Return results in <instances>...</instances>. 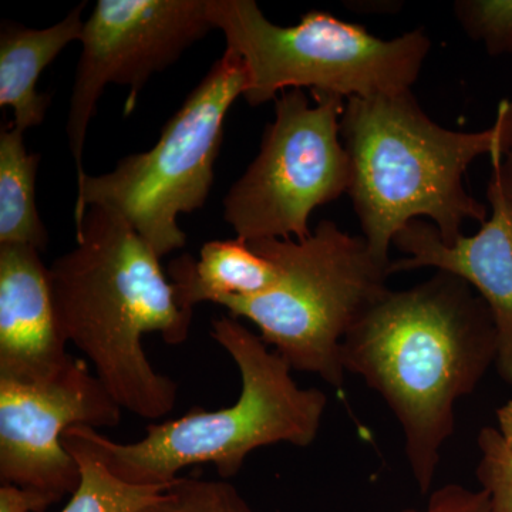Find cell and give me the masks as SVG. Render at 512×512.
Listing matches in <instances>:
<instances>
[{
	"instance_id": "6da1fadb",
	"label": "cell",
	"mask_w": 512,
	"mask_h": 512,
	"mask_svg": "<svg viewBox=\"0 0 512 512\" xmlns=\"http://www.w3.org/2000/svg\"><path fill=\"white\" fill-rule=\"evenodd\" d=\"M497 359L487 303L447 272L413 288L389 289L342 343L345 372L362 377L399 421L420 493H429L456 430V406Z\"/></svg>"
},
{
	"instance_id": "7a4b0ae2",
	"label": "cell",
	"mask_w": 512,
	"mask_h": 512,
	"mask_svg": "<svg viewBox=\"0 0 512 512\" xmlns=\"http://www.w3.org/2000/svg\"><path fill=\"white\" fill-rule=\"evenodd\" d=\"M60 330L92 362L113 399L141 419L173 412L178 384L144 352L147 333L170 345L190 336L192 312L175 299L160 258L126 218L92 205L76 229V247L49 268Z\"/></svg>"
},
{
	"instance_id": "3957f363",
	"label": "cell",
	"mask_w": 512,
	"mask_h": 512,
	"mask_svg": "<svg viewBox=\"0 0 512 512\" xmlns=\"http://www.w3.org/2000/svg\"><path fill=\"white\" fill-rule=\"evenodd\" d=\"M340 137L352 164L348 194L362 237L377 261L390 265L393 239L412 221L429 218L448 245L463 235L466 221H487V208L468 194L463 178L478 157L507 153L512 103L501 101L487 130L464 133L431 120L412 90L352 97Z\"/></svg>"
},
{
	"instance_id": "277c9868",
	"label": "cell",
	"mask_w": 512,
	"mask_h": 512,
	"mask_svg": "<svg viewBox=\"0 0 512 512\" xmlns=\"http://www.w3.org/2000/svg\"><path fill=\"white\" fill-rule=\"evenodd\" d=\"M211 336L238 366L237 403L217 412L195 406L180 419L151 424L136 443H116L92 427L67 431L120 480L163 487H170L187 467L214 464L222 478H232L258 448L311 446L328 396L316 387H299L284 357L234 316L215 319Z\"/></svg>"
},
{
	"instance_id": "5b68a950",
	"label": "cell",
	"mask_w": 512,
	"mask_h": 512,
	"mask_svg": "<svg viewBox=\"0 0 512 512\" xmlns=\"http://www.w3.org/2000/svg\"><path fill=\"white\" fill-rule=\"evenodd\" d=\"M249 245L275 265L274 288L218 305L248 319L292 370L319 376L336 389L345 382L342 343L353 326L389 291L390 265L366 239L323 220L308 238H262Z\"/></svg>"
},
{
	"instance_id": "8992f818",
	"label": "cell",
	"mask_w": 512,
	"mask_h": 512,
	"mask_svg": "<svg viewBox=\"0 0 512 512\" xmlns=\"http://www.w3.org/2000/svg\"><path fill=\"white\" fill-rule=\"evenodd\" d=\"M208 18L244 60V99L256 107L291 89L372 99L412 90L430 53L423 29L396 39L370 35L363 26L326 12L306 13L295 26L265 18L254 0H208Z\"/></svg>"
},
{
	"instance_id": "52a82bcc",
	"label": "cell",
	"mask_w": 512,
	"mask_h": 512,
	"mask_svg": "<svg viewBox=\"0 0 512 512\" xmlns=\"http://www.w3.org/2000/svg\"><path fill=\"white\" fill-rule=\"evenodd\" d=\"M247 84L244 60L225 49L165 124L156 146L123 158L110 173L86 174L76 185L74 228L82 224L87 208L100 205L126 218L158 258L183 248L187 235L178 217L207 201L225 119Z\"/></svg>"
},
{
	"instance_id": "ba28073f",
	"label": "cell",
	"mask_w": 512,
	"mask_h": 512,
	"mask_svg": "<svg viewBox=\"0 0 512 512\" xmlns=\"http://www.w3.org/2000/svg\"><path fill=\"white\" fill-rule=\"evenodd\" d=\"M285 90L261 150L224 200V220L237 238L306 239L320 205L348 194L352 164L340 137L345 99L338 94Z\"/></svg>"
},
{
	"instance_id": "9c48e42d",
	"label": "cell",
	"mask_w": 512,
	"mask_h": 512,
	"mask_svg": "<svg viewBox=\"0 0 512 512\" xmlns=\"http://www.w3.org/2000/svg\"><path fill=\"white\" fill-rule=\"evenodd\" d=\"M208 0H99L84 20L82 55L74 77L67 137L76 185L86 177L87 128L109 84L130 89L126 114L154 73L177 62L188 47L214 30Z\"/></svg>"
},
{
	"instance_id": "30bf717a",
	"label": "cell",
	"mask_w": 512,
	"mask_h": 512,
	"mask_svg": "<svg viewBox=\"0 0 512 512\" xmlns=\"http://www.w3.org/2000/svg\"><path fill=\"white\" fill-rule=\"evenodd\" d=\"M121 407L82 359L40 380L0 377V481L59 503L80 484V466L63 446L74 426H119Z\"/></svg>"
},
{
	"instance_id": "8fae6325",
	"label": "cell",
	"mask_w": 512,
	"mask_h": 512,
	"mask_svg": "<svg viewBox=\"0 0 512 512\" xmlns=\"http://www.w3.org/2000/svg\"><path fill=\"white\" fill-rule=\"evenodd\" d=\"M503 151L491 156L488 181L490 220L473 237L461 235L448 245L431 222L416 220L397 232L393 247L404 258L392 261L389 274L434 268L466 281L487 303L497 330L495 369L512 387V202L505 195L500 163Z\"/></svg>"
},
{
	"instance_id": "7c38bea8",
	"label": "cell",
	"mask_w": 512,
	"mask_h": 512,
	"mask_svg": "<svg viewBox=\"0 0 512 512\" xmlns=\"http://www.w3.org/2000/svg\"><path fill=\"white\" fill-rule=\"evenodd\" d=\"M39 249L0 244V377L40 380L70 359Z\"/></svg>"
},
{
	"instance_id": "4fadbf2b",
	"label": "cell",
	"mask_w": 512,
	"mask_h": 512,
	"mask_svg": "<svg viewBox=\"0 0 512 512\" xmlns=\"http://www.w3.org/2000/svg\"><path fill=\"white\" fill-rule=\"evenodd\" d=\"M86 3L56 25L30 29L5 22L0 32V106L12 107L15 126L25 133L45 120L52 97L37 90L40 74L67 45L82 39Z\"/></svg>"
},
{
	"instance_id": "5bb4252c",
	"label": "cell",
	"mask_w": 512,
	"mask_h": 512,
	"mask_svg": "<svg viewBox=\"0 0 512 512\" xmlns=\"http://www.w3.org/2000/svg\"><path fill=\"white\" fill-rule=\"evenodd\" d=\"M168 274L178 305L190 312L202 302L218 305L225 298L261 295L278 281L275 265L241 238L207 242L200 258L183 255L171 261Z\"/></svg>"
},
{
	"instance_id": "9a60e30c",
	"label": "cell",
	"mask_w": 512,
	"mask_h": 512,
	"mask_svg": "<svg viewBox=\"0 0 512 512\" xmlns=\"http://www.w3.org/2000/svg\"><path fill=\"white\" fill-rule=\"evenodd\" d=\"M23 131L8 123L0 131V244L45 251L49 235L36 207L39 153H28Z\"/></svg>"
},
{
	"instance_id": "2e32d148",
	"label": "cell",
	"mask_w": 512,
	"mask_h": 512,
	"mask_svg": "<svg viewBox=\"0 0 512 512\" xmlns=\"http://www.w3.org/2000/svg\"><path fill=\"white\" fill-rule=\"evenodd\" d=\"M63 446L80 466L79 487L60 512H140L161 497L168 487L126 483L107 470L69 431Z\"/></svg>"
},
{
	"instance_id": "e0dca14e",
	"label": "cell",
	"mask_w": 512,
	"mask_h": 512,
	"mask_svg": "<svg viewBox=\"0 0 512 512\" xmlns=\"http://www.w3.org/2000/svg\"><path fill=\"white\" fill-rule=\"evenodd\" d=\"M140 512H254L234 485L178 477L161 497Z\"/></svg>"
},
{
	"instance_id": "ac0fdd59",
	"label": "cell",
	"mask_w": 512,
	"mask_h": 512,
	"mask_svg": "<svg viewBox=\"0 0 512 512\" xmlns=\"http://www.w3.org/2000/svg\"><path fill=\"white\" fill-rule=\"evenodd\" d=\"M454 12L461 28L488 55H512V0H458Z\"/></svg>"
},
{
	"instance_id": "d6986e66",
	"label": "cell",
	"mask_w": 512,
	"mask_h": 512,
	"mask_svg": "<svg viewBox=\"0 0 512 512\" xmlns=\"http://www.w3.org/2000/svg\"><path fill=\"white\" fill-rule=\"evenodd\" d=\"M480 461L477 478L488 494L490 512H512V450L495 427H484L478 436Z\"/></svg>"
},
{
	"instance_id": "ffe728a7",
	"label": "cell",
	"mask_w": 512,
	"mask_h": 512,
	"mask_svg": "<svg viewBox=\"0 0 512 512\" xmlns=\"http://www.w3.org/2000/svg\"><path fill=\"white\" fill-rule=\"evenodd\" d=\"M402 512H490V500L483 488L470 490L460 484H447L430 495L423 510Z\"/></svg>"
},
{
	"instance_id": "44dd1931",
	"label": "cell",
	"mask_w": 512,
	"mask_h": 512,
	"mask_svg": "<svg viewBox=\"0 0 512 512\" xmlns=\"http://www.w3.org/2000/svg\"><path fill=\"white\" fill-rule=\"evenodd\" d=\"M53 503L45 495L15 485L0 487V512H42Z\"/></svg>"
},
{
	"instance_id": "7402d4cb",
	"label": "cell",
	"mask_w": 512,
	"mask_h": 512,
	"mask_svg": "<svg viewBox=\"0 0 512 512\" xmlns=\"http://www.w3.org/2000/svg\"><path fill=\"white\" fill-rule=\"evenodd\" d=\"M497 429L504 443L512 450V400L497 410Z\"/></svg>"
},
{
	"instance_id": "603a6c76",
	"label": "cell",
	"mask_w": 512,
	"mask_h": 512,
	"mask_svg": "<svg viewBox=\"0 0 512 512\" xmlns=\"http://www.w3.org/2000/svg\"><path fill=\"white\" fill-rule=\"evenodd\" d=\"M500 173L505 195L512 202V143L508 147L507 153L504 154L503 160H501Z\"/></svg>"
}]
</instances>
